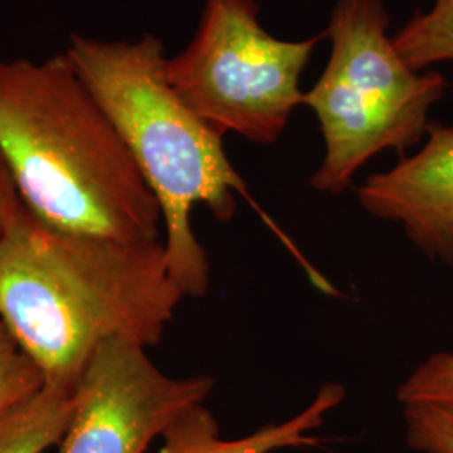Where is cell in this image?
Returning <instances> with one entry per match:
<instances>
[{"label": "cell", "instance_id": "cell-1", "mask_svg": "<svg viewBox=\"0 0 453 453\" xmlns=\"http://www.w3.org/2000/svg\"><path fill=\"white\" fill-rule=\"evenodd\" d=\"M183 297L163 241L67 232L24 205L0 239V323L46 385L76 388L108 341L158 344Z\"/></svg>", "mask_w": 453, "mask_h": 453}, {"label": "cell", "instance_id": "cell-2", "mask_svg": "<svg viewBox=\"0 0 453 453\" xmlns=\"http://www.w3.org/2000/svg\"><path fill=\"white\" fill-rule=\"evenodd\" d=\"M0 153L22 205L49 226L160 241L155 195L65 52L0 58Z\"/></svg>", "mask_w": 453, "mask_h": 453}, {"label": "cell", "instance_id": "cell-3", "mask_svg": "<svg viewBox=\"0 0 453 453\" xmlns=\"http://www.w3.org/2000/svg\"><path fill=\"white\" fill-rule=\"evenodd\" d=\"M65 56L108 114L162 211L170 275L185 297H203L211 262L192 226L205 205L234 219L247 183L228 160L224 136L180 96L166 74L162 39H99L73 34Z\"/></svg>", "mask_w": 453, "mask_h": 453}, {"label": "cell", "instance_id": "cell-4", "mask_svg": "<svg viewBox=\"0 0 453 453\" xmlns=\"http://www.w3.org/2000/svg\"><path fill=\"white\" fill-rule=\"evenodd\" d=\"M388 26L383 0H338L333 9L323 34L331 56L303 101L323 133V162L309 181L318 192L342 194L378 153L418 145L445 95V76L406 65Z\"/></svg>", "mask_w": 453, "mask_h": 453}, {"label": "cell", "instance_id": "cell-5", "mask_svg": "<svg viewBox=\"0 0 453 453\" xmlns=\"http://www.w3.org/2000/svg\"><path fill=\"white\" fill-rule=\"evenodd\" d=\"M257 0H203L188 46L166 59L180 96L222 136L275 143L304 101L301 76L323 35L284 41L260 24Z\"/></svg>", "mask_w": 453, "mask_h": 453}, {"label": "cell", "instance_id": "cell-6", "mask_svg": "<svg viewBox=\"0 0 453 453\" xmlns=\"http://www.w3.org/2000/svg\"><path fill=\"white\" fill-rule=\"evenodd\" d=\"M211 374L175 378L145 346L108 341L89 359L74 389V408L59 453H145L185 411L207 402Z\"/></svg>", "mask_w": 453, "mask_h": 453}, {"label": "cell", "instance_id": "cell-7", "mask_svg": "<svg viewBox=\"0 0 453 453\" xmlns=\"http://www.w3.org/2000/svg\"><path fill=\"white\" fill-rule=\"evenodd\" d=\"M372 217L400 224L428 259L453 265V127L430 123L415 155L357 188Z\"/></svg>", "mask_w": 453, "mask_h": 453}, {"label": "cell", "instance_id": "cell-8", "mask_svg": "<svg viewBox=\"0 0 453 453\" xmlns=\"http://www.w3.org/2000/svg\"><path fill=\"white\" fill-rule=\"evenodd\" d=\"M346 389L324 383L304 410L289 420L267 423L241 438H224L211 410L194 406L173 421L163 434L160 453H274L284 449L316 447L326 417L341 405Z\"/></svg>", "mask_w": 453, "mask_h": 453}, {"label": "cell", "instance_id": "cell-9", "mask_svg": "<svg viewBox=\"0 0 453 453\" xmlns=\"http://www.w3.org/2000/svg\"><path fill=\"white\" fill-rule=\"evenodd\" d=\"M74 389L44 385L0 413V453H44L59 445L73 415Z\"/></svg>", "mask_w": 453, "mask_h": 453}, {"label": "cell", "instance_id": "cell-10", "mask_svg": "<svg viewBox=\"0 0 453 453\" xmlns=\"http://www.w3.org/2000/svg\"><path fill=\"white\" fill-rule=\"evenodd\" d=\"M393 44L415 71L453 63V0H434L393 35Z\"/></svg>", "mask_w": 453, "mask_h": 453}, {"label": "cell", "instance_id": "cell-11", "mask_svg": "<svg viewBox=\"0 0 453 453\" xmlns=\"http://www.w3.org/2000/svg\"><path fill=\"white\" fill-rule=\"evenodd\" d=\"M403 406L434 405L453 410V353L440 351L426 357L396 391Z\"/></svg>", "mask_w": 453, "mask_h": 453}, {"label": "cell", "instance_id": "cell-12", "mask_svg": "<svg viewBox=\"0 0 453 453\" xmlns=\"http://www.w3.org/2000/svg\"><path fill=\"white\" fill-rule=\"evenodd\" d=\"M44 385L41 370L0 323V413L27 400Z\"/></svg>", "mask_w": 453, "mask_h": 453}, {"label": "cell", "instance_id": "cell-13", "mask_svg": "<svg viewBox=\"0 0 453 453\" xmlns=\"http://www.w3.org/2000/svg\"><path fill=\"white\" fill-rule=\"evenodd\" d=\"M406 441L421 453H453V410L434 405L403 406Z\"/></svg>", "mask_w": 453, "mask_h": 453}, {"label": "cell", "instance_id": "cell-14", "mask_svg": "<svg viewBox=\"0 0 453 453\" xmlns=\"http://www.w3.org/2000/svg\"><path fill=\"white\" fill-rule=\"evenodd\" d=\"M22 207L14 177L0 153V239Z\"/></svg>", "mask_w": 453, "mask_h": 453}]
</instances>
